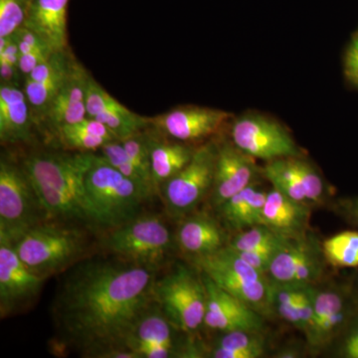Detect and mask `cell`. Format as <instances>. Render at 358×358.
I'll use <instances>...</instances> for the list:
<instances>
[{
	"label": "cell",
	"mask_w": 358,
	"mask_h": 358,
	"mask_svg": "<svg viewBox=\"0 0 358 358\" xmlns=\"http://www.w3.org/2000/svg\"><path fill=\"white\" fill-rule=\"evenodd\" d=\"M155 271L120 258L78 264L53 303L61 336L90 357L126 350L129 334L154 301Z\"/></svg>",
	"instance_id": "cell-1"
},
{
	"label": "cell",
	"mask_w": 358,
	"mask_h": 358,
	"mask_svg": "<svg viewBox=\"0 0 358 358\" xmlns=\"http://www.w3.org/2000/svg\"><path fill=\"white\" fill-rule=\"evenodd\" d=\"M95 154L40 152L23 162L49 221L96 226L86 190V174Z\"/></svg>",
	"instance_id": "cell-2"
},
{
	"label": "cell",
	"mask_w": 358,
	"mask_h": 358,
	"mask_svg": "<svg viewBox=\"0 0 358 358\" xmlns=\"http://www.w3.org/2000/svg\"><path fill=\"white\" fill-rule=\"evenodd\" d=\"M86 190L98 227L114 229L140 216L152 193L96 155L86 174Z\"/></svg>",
	"instance_id": "cell-3"
},
{
	"label": "cell",
	"mask_w": 358,
	"mask_h": 358,
	"mask_svg": "<svg viewBox=\"0 0 358 358\" xmlns=\"http://www.w3.org/2000/svg\"><path fill=\"white\" fill-rule=\"evenodd\" d=\"M14 248L33 272L47 279L79 263L88 241L74 224L47 221L27 231Z\"/></svg>",
	"instance_id": "cell-4"
},
{
	"label": "cell",
	"mask_w": 358,
	"mask_h": 358,
	"mask_svg": "<svg viewBox=\"0 0 358 358\" xmlns=\"http://www.w3.org/2000/svg\"><path fill=\"white\" fill-rule=\"evenodd\" d=\"M48 216L24 166L0 162V243L14 246L27 231Z\"/></svg>",
	"instance_id": "cell-5"
},
{
	"label": "cell",
	"mask_w": 358,
	"mask_h": 358,
	"mask_svg": "<svg viewBox=\"0 0 358 358\" xmlns=\"http://www.w3.org/2000/svg\"><path fill=\"white\" fill-rule=\"evenodd\" d=\"M200 273L261 315L272 313L268 275L250 266L227 246L210 255L192 259Z\"/></svg>",
	"instance_id": "cell-6"
},
{
	"label": "cell",
	"mask_w": 358,
	"mask_h": 358,
	"mask_svg": "<svg viewBox=\"0 0 358 358\" xmlns=\"http://www.w3.org/2000/svg\"><path fill=\"white\" fill-rule=\"evenodd\" d=\"M103 245L117 258L157 270L171 253L173 239L162 219L140 215L110 229Z\"/></svg>",
	"instance_id": "cell-7"
},
{
	"label": "cell",
	"mask_w": 358,
	"mask_h": 358,
	"mask_svg": "<svg viewBox=\"0 0 358 358\" xmlns=\"http://www.w3.org/2000/svg\"><path fill=\"white\" fill-rule=\"evenodd\" d=\"M154 301L178 331L194 334L204 326L206 289L203 278L179 265L155 281Z\"/></svg>",
	"instance_id": "cell-8"
},
{
	"label": "cell",
	"mask_w": 358,
	"mask_h": 358,
	"mask_svg": "<svg viewBox=\"0 0 358 358\" xmlns=\"http://www.w3.org/2000/svg\"><path fill=\"white\" fill-rule=\"evenodd\" d=\"M217 150L213 143L196 148L190 162L162 185L159 190L171 215H187L211 192Z\"/></svg>",
	"instance_id": "cell-9"
},
{
	"label": "cell",
	"mask_w": 358,
	"mask_h": 358,
	"mask_svg": "<svg viewBox=\"0 0 358 358\" xmlns=\"http://www.w3.org/2000/svg\"><path fill=\"white\" fill-rule=\"evenodd\" d=\"M231 138L237 148L256 159L270 162L301 155L289 131L262 115L246 114L235 120Z\"/></svg>",
	"instance_id": "cell-10"
},
{
	"label": "cell",
	"mask_w": 358,
	"mask_h": 358,
	"mask_svg": "<svg viewBox=\"0 0 358 358\" xmlns=\"http://www.w3.org/2000/svg\"><path fill=\"white\" fill-rule=\"evenodd\" d=\"M327 263L322 245L308 233L285 243L273 259L267 275L275 284L313 286L324 275Z\"/></svg>",
	"instance_id": "cell-11"
},
{
	"label": "cell",
	"mask_w": 358,
	"mask_h": 358,
	"mask_svg": "<svg viewBox=\"0 0 358 358\" xmlns=\"http://www.w3.org/2000/svg\"><path fill=\"white\" fill-rule=\"evenodd\" d=\"M46 278L33 272L14 246L0 243V315L20 313L38 298Z\"/></svg>",
	"instance_id": "cell-12"
},
{
	"label": "cell",
	"mask_w": 358,
	"mask_h": 358,
	"mask_svg": "<svg viewBox=\"0 0 358 358\" xmlns=\"http://www.w3.org/2000/svg\"><path fill=\"white\" fill-rule=\"evenodd\" d=\"M260 173L275 189L298 201L320 203L326 195L322 176L301 155L266 162Z\"/></svg>",
	"instance_id": "cell-13"
},
{
	"label": "cell",
	"mask_w": 358,
	"mask_h": 358,
	"mask_svg": "<svg viewBox=\"0 0 358 358\" xmlns=\"http://www.w3.org/2000/svg\"><path fill=\"white\" fill-rule=\"evenodd\" d=\"M232 115L231 113L222 110L179 107L157 117H150V124L173 140L192 143L217 133Z\"/></svg>",
	"instance_id": "cell-14"
},
{
	"label": "cell",
	"mask_w": 358,
	"mask_h": 358,
	"mask_svg": "<svg viewBox=\"0 0 358 358\" xmlns=\"http://www.w3.org/2000/svg\"><path fill=\"white\" fill-rule=\"evenodd\" d=\"M202 278L206 289L205 327L221 333L262 331L263 315L260 313L219 288L207 275Z\"/></svg>",
	"instance_id": "cell-15"
},
{
	"label": "cell",
	"mask_w": 358,
	"mask_h": 358,
	"mask_svg": "<svg viewBox=\"0 0 358 358\" xmlns=\"http://www.w3.org/2000/svg\"><path fill=\"white\" fill-rule=\"evenodd\" d=\"M176 327L164 315L159 306H150L136 324L124 343V348L138 358H169L176 353Z\"/></svg>",
	"instance_id": "cell-16"
},
{
	"label": "cell",
	"mask_w": 358,
	"mask_h": 358,
	"mask_svg": "<svg viewBox=\"0 0 358 358\" xmlns=\"http://www.w3.org/2000/svg\"><path fill=\"white\" fill-rule=\"evenodd\" d=\"M260 171L256 159L240 150L234 143H224L217 150L210 192L212 206L218 208L226 200L255 182Z\"/></svg>",
	"instance_id": "cell-17"
},
{
	"label": "cell",
	"mask_w": 358,
	"mask_h": 358,
	"mask_svg": "<svg viewBox=\"0 0 358 358\" xmlns=\"http://www.w3.org/2000/svg\"><path fill=\"white\" fill-rule=\"evenodd\" d=\"M352 317V308L345 294L334 289H315L313 324L306 334L308 345L313 350H322L348 327Z\"/></svg>",
	"instance_id": "cell-18"
},
{
	"label": "cell",
	"mask_w": 358,
	"mask_h": 358,
	"mask_svg": "<svg viewBox=\"0 0 358 358\" xmlns=\"http://www.w3.org/2000/svg\"><path fill=\"white\" fill-rule=\"evenodd\" d=\"M312 206L291 199L273 187L264 205L262 225L286 240L298 239L310 233Z\"/></svg>",
	"instance_id": "cell-19"
},
{
	"label": "cell",
	"mask_w": 358,
	"mask_h": 358,
	"mask_svg": "<svg viewBox=\"0 0 358 358\" xmlns=\"http://www.w3.org/2000/svg\"><path fill=\"white\" fill-rule=\"evenodd\" d=\"M89 74L74 59L64 83L44 117L56 131L65 124H76L88 117L86 90Z\"/></svg>",
	"instance_id": "cell-20"
},
{
	"label": "cell",
	"mask_w": 358,
	"mask_h": 358,
	"mask_svg": "<svg viewBox=\"0 0 358 358\" xmlns=\"http://www.w3.org/2000/svg\"><path fill=\"white\" fill-rule=\"evenodd\" d=\"M229 240L218 221L207 214H194L181 222L176 243L192 259L210 255L224 248Z\"/></svg>",
	"instance_id": "cell-21"
},
{
	"label": "cell",
	"mask_w": 358,
	"mask_h": 358,
	"mask_svg": "<svg viewBox=\"0 0 358 358\" xmlns=\"http://www.w3.org/2000/svg\"><path fill=\"white\" fill-rule=\"evenodd\" d=\"M33 115L24 90L11 84L0 86V141L24 143L31 136Z\"/></svg>",
	"instance_id": "cell-22"
},
{
	"label": "cell",
	"mask_w": 358,
	"mask_h": 358,
	"mask_svg": "<svg viewBox=\"0 0 358 358\" xmlns=\"http://www.w3.org/2000/svg\"><path fill=\"white\" fill-rule=\"evenodd\" d=\"M69 0H32L24 24L38 34L53 52L67 50Z\"/></svg>",
	"instance_id": "cell-23"
},
{
	"label": "cell",
	"mask_w": 358,
	"mask_h": 358,
	"mask_svg": "<svg viewBox=\"0 0 358 358\" xmlns=\"http://www.w3.org/2000/svg\"><path fill=\"white\" fill-rule=\"evenodd\" d=\"M287 241L261 224L236 233L226 246L250 266L267 274L275 254Z\"/></svg>",
	"instance_id": "cell-24"
},
{
	"label": "cell",
	"mask_w": 358,
	"mask_h": 358,
	"mask_svg": "<svg viewBox=\"0 0 358 358\" xmlns=\"http://www.w3.org/2000/svg\"><path fill=\"white\" fill-rule=\"evenodd\" d=\"M267 192L252 183L218 207L223 223L234 234L261 225Z\"/></svg>",
	"instance_id": "cell-25"
},
{
	"label": "cell",
	"mask_w": 358,
	"mask_h": 358,
	"mask_svg": "<svg viewBox=\"0 0 358 358\" xmlns=\"http://www.w3.org/2000/svg\"><path fill=\"white\" fill-rule=\"evenodd\" d=\"M150 148L155 192L190 162L196 150L182 141H159L150 136Z\"/></svg>",
	"instance_id": "cell-26"
},
{
	"label": "cell",
	"mask_w": 358,
	"mask_h": 358,
	"mask_svg": "<svg viewBox=\"0 0 358 358\" xmlns=\"http://www.w3.org/2000/svg\"><path fill=\"white\" fill-rule=\"evenodd\" d=\"M56 131L66 148L80 152H94L109 141L117 140L105 124L89 117L76 124H65Z\"/></svg>",
	"instance_id": "cell-27"
},
{
	"label": "cell",
	"mask_w": 358,
	"mask_h": 358,
	"mask_svg": "<svg viewBox=\"0 0 358 358\" xmlns=\"http://www.w3.org/2000/svg\"><path fill=\"white\" fill-rule=\"evenodd\" d=\"M265 352V339L261 331H234L223 333L210 357L259 358L262 357Z\"/></svg>",
	"instance_id": "cell-28"
},
{
	"label": "cell",
	"mask_w": 358,
	"mask_h": 358,
	"mask_svg": "<svg viewBox=\"0 0 358 358\" xmlns=\"http://www.w3.org/2000/svg\"><path fill=\"white\" fill-rule=\"evenodd\" d=\"M327 264L336 268H358V231H343L322 242Z\"/></svg>",
	"instance_id": "cell-29"
},
{
	"label": "cell",
	"mask_w": 358,
	"mask_h": 358,
	"mask_svg": "<svg viewBox=\"0 0 358 358\" xmlns=\"http://www.w3.org/2000/svg\"><path fill=\"white\" fill-rule=\"evenodd\" d=\"M93 119L105 124L117 136V140H124L131 134L138 133L150 124V119L141 117L124 106L121 109L96 115Z\"/></svg>",
	"instance_id": "cell-30"
},
{
	"label": "cell",
	"mask_w": 358,
	"mask_h": 358,
	"mask_svg": "<svg viewBox=\"0 0 358 358\" xmlns=\"http://www.w3.org/2000/svg\"><path fill=\"white\" fill-rule=\"evenodd\" d=\"M100 150L101 155L105 157L110 166H114L120 173L131 179L134 182L143 186L152 195L155 194V190L148 185L147 181L145 180L138 169L134 166V162H131V157L127 154L121 141H109V143L103 145Z\"/></svg>",
	"instance_id": "cell-31"
},
{
	"label": "cell",
	"mask_w": 358,
	"mask_h": 358,
	"mask_svg": "<svg viewBox=\"0 0 358 358\" xmlns=\"http://www.w3.org/2000/svg\"><path fill=\"white\" fill-rule=\"evenodd\" d=\"M126 150L127 154L131 157V162L138 169L148 185L155 190L152 178V162H150V136L141 133H136L120 140Z\"/></svg>",
	"instance_id": "cell-32"
},
{
	"label": "cell",
	"mask_w": 358,
	"mask_h": 358,
	"mask_svg": "<svg viewBox=\"0 0 358 358\" xmlns=\"http://www.w3.org/2000/svg\"><path fill=\"white\" fill-rule=\"evenodd\" d=\"M32 0H0V37L13 35L23 26Z\"/></svg>",
	"instance_id": "cell-33"
},
{
	"label": "cell",
	"mask_w": 358,
	"mask_h": 358,
	"mask_svg": "<svg viewBox=\"0 0 358 358\" xmlns=\"http://www.w3.org/2000/svg\"><path fill=\"white\" fill-rule=\"evenodd\" d=\"M86 106L89 117H95L103 113L124 107V105L110 96L91 74H89L87 82Z\"/></svg>",
	"instance_id": "cell-34"
},
{
	"label": "cell",
	"mask_w": 358,
	"mask_h": 358,
	"mask_svg": "<svg viewBox=\"0 0 358 358\" xmlns=\"http://www.w3.org/2000/svg\"><path fill=\"white\" fill-rule=\"evenodd\" d=\"M338 355L343 358H358V320H352L341 345Z\"/></svg>",
	"instance_id": "cell-35"
},
{
	"label": "cell",
	"mask_w": 358,
	"mask_h": 358,
	"mask_svg": "<svg viewBox=\"0 0 358 358\" xmlns=\"http://www.w3.org/2000/svg\"><path fill=\"white\" fill-rule=\"evenodd\" d=\"M346 79L353 87L358 89V36L355 35L348 47L345 57Z\"/></svg>",
	"instance_id": "cell-36"
},
{
	"label": "cell",
	"mask_w": 358,
	"mask_h": 358,
	"mask_svg": "<svg viewBox=\"0 0 358 358\" xmlns=\"http://www.w3.org/2000/svg\"><path fill=\"white\" fill-rule=\"evenodd\" d=\"M348 210L355 222L358 225V199L350 200L348 203Z\"/></svg>",
	"instance_id": "cell-37"
},
{
	"label": "cell",
	"mask_w": 358,
	"mask_h": 358,
	"mask_svg": "<svg viewBox=\"0 0 358 358\" xmlns=\"http://www.w3.org/2000/svg\"><path fill=\"white\" fill-rule=\"evenodd\" d=\"M357 36H358V32H357Z\"/></svg>",
	"instance_id": "cell-38"
}]
</instances>
